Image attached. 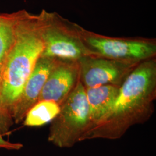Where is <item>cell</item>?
<instances>
[{
    "mask_svg": "<svg viewBox=\"0 0 156 156\" xmlns=\"http://www.w3.org/2000/svg\"><path fill=\"white\" fill-rule=\"evenodd\" d=\"M85 89L93 127L102 121L110 112L117 98L120 87L105 85Z\"/></svg>",
    "mask_w": 156,
    "mask_h": 156,
    "instance_id": "cell-9",
    "label": "cell"
},
{
    "mask_svg": "<svg viewBox=\"0 0 156 156\" xmlns=\"http://www.w3.org/2000/svg\"><path fill=\"white\" fill-rule=\"evenodd\" d=\"M48 12L20 11L15 39L0 74V131L9 128L23 88L44 48L42 34Z\"/></svg>",
    "mask_w": 156,
    "mask_h": 156,
    "instance_id": "cell-1",
    "label": "cell"
},
{
    "mask_svg": "<svg viewBox=\"0 0 156 156\" xmlns=\"http://www.w3.org/2000/svg\"><path fill=\"white\" fill-rule=\"evenodd\" d=\"M79 33L84 45L96 56L136 63L156 57L155 39L110 37L80 26Z\"/></svg>",
    "mask_w": 156,
    "mask_h": 156,
    "instance_id": "cell-5",
    "label": "cell"
},
{
    "mask_svg": "<svg viewBox=\"0 0 156 156\" xmlns=\"http://www.w3.org/2000/svg\"><path fill=\"white\" fill-rule=\"evenodd\" d=\"M20 11L1 14L0 21V74L14 43Z\"/></svg>",
    "mask_w": 156,
    "mask_h": 156,
    "instance_id": "cell-11",
    "label": "cell"
},
{
    "mask_svg": "<svg viewBox=\"0 0 156 156\" xmlns=\"http://www.w3.org/2000/svg\"><path fill=\"white\" fill-rule=\"evenodd\" d=\"M57 59L40 57L25 84L15 106L12 120L16 124L23 121L28 111L36 104L46 79Z\"/></svg>",
    "mask_w": 156,
    "mask_h": 156,
    "instance_id": "cell-8",
    "label": "cell"
},
{
    "mask_svg": "<svg viewBox=\"0 0 156 156\" xmlns=\"http://www.w3.org/2000/svg\"><path fill=\"white\" fill-rule=\"evenodd\" d=\"M78 62L79 81L85 89L105 85L120 87L139 64L95 56L84 57Z\"/></svg>",
    "mask_w": 156,
    "mask_h": 156,
    "instance_id": "cell-6",
    "label": "cell"
},
{
    "mask_svg": "<svg viewBox=\"0 0 156 156\" xmlns=\"http://www.w3.org/2000/svg\"><path fill=\"white\" fill-rule=\"evenodd\" d=\"M156 57L140 62L120 87L108 114L82 137L86 140L121 138L129 128L147 122L154 112Z\"/></svg>",
    "mask_w": 156,
    "mask_h": 156,
    "instance_id": "cell-2",
    "label": "cell"
},
{
    "mask_svg": "<svg viewBox=\"0 0 156 156\" xmlns=\"http://www.w3.org/2000/svg\"><path fill=\"white\" fill-rule=\"evenodd\" d=\"M79 28L80 26L57 13L48 12L42 34L44 48L41 57L78 62L84 57L96 56L84 45Z\"/></svg>",
    "mask_w": 156,
    "mask_h": 156,
    "instance_id": "cell-4",
    "label": "cell"
},
{
    "mask_svg": "<svg viewBox=\"0 0 156 156\" xmlns=\"http://www.w3.org/2000/svg\"><path fill=\"white\" fill-rule=\"evenodd\" d=\"M79 81L78 62L58 60L46 79L38 102L53 101L60 106Z\"/></svg>",
    "mask_w": 156,
    "mask_h": 156,
    "instance_id": "cell-7",
    "label": "cell"
},
{
    "mask_svg": "<svg viewBox=\"0 0 156 156\" xmlns=\"http://www.w3.org/2000/svg\"><path fill=\"white\" fill-rule=\"evenodd\" d=\"M1 14H0V21H1Z\"/></svg>",
    "mask_w": 156,
    "mask_h": 156,
    "instance_id": "cell-13",
    "label": "cell"
},
{
    "mask_svg": "<svg viewBox=\"0 0 156 156\" xmlns=\"http://www.w3.org/2000/svg\"><path fill=\"white\" fill-rule=\"evenodd\" d=\"M91 127L86 89L79 81L60 105L57 116L51 121L48 140L61 149L71 148L80 142Z\"/></svg>",
    "mask_w": 156,
    "mask_h": 156,
    "instance_id": "cell-3",
    "label": "cell"
},
{
    "mask_svg": "<svg viewBox=\"0 0 156 156\" xmlns=\"http://www.w3.org/2000/svg\"><path fill=\"white\" fill-rule=\"evenodd\" d=\"M23 147V145L21 143L12 142L5 140L0 131V149H5L8 151H19Z\"/></svg>",
    "mask_w": 156,
    "mask_h": 156,
    "instance_id": "cell-12",
    "label": "cell"
},
{
    "mask_svg": "<svg viewBox=\"0 0 156 156\" xmlns=\"http://www.w3.org/2000/svg\"><path fill=\"white\" fill-rule=\"evenodd\" d=\"M60 106L53 101H42L35 104L27 113L23 124L30 127L44 126L57 116Z\"/></svg>",
    "mask_w": 156,
    "mask_h": 156,
    "instance_id": "cell-10",
    "label": "cell"
}]
</instances>
